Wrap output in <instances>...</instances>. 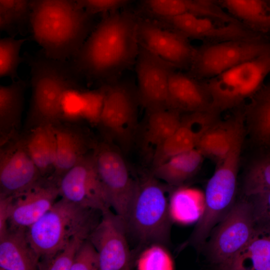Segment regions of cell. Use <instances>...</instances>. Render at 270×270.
<instances>
[{
    "mask_svg": "<svg viewBox=\"0 0 270 270\" xmlns=\"http://www.w3.org/2000/svg\"><path fill=\"white\" fill-rule=\"evenodd\" d=\"M220 113L212 108L182 117L174 132L154 150L153 166L175 155L196 148L205 132L218 120Z\"/></svg>",
    "mask_w": 270,
    "mask_h": 270,
    "instance_id": "obj_20",
    "label": "cell"
},
{
    "mask_svg": "<svg viewBox=\"0 0 270 270\" xmlns=\"http://www.w3.org/2000/svg\"><path fill=\"white\" fill-rule=\"evenodd\" d=\"M26 87L22 80L0 86V144L20 132Z\"/></svg>",
    "mask_w": 270,
    "mask_h": 270,
    "instance_id": "obj_25",
    "label": "cell"
},
{
    "mask_svg": "<svg viewBox=\"0 0 270 270\" xmlns=\"http://www.w3.org/2000/svg\"><path fill=\"white\" fill-rule=\"evenodd\" d=\"M254 96L247 114L249 128L256 139L268 142L270 138V84L262 88Z\"/></svg>",
    "mask_w": 270,
    "mask_h": 270,
    "instance_id": "obj_32",
    "label": "cell"
},
{
    "mask_svg": "<svg viewBox=\"0 0 270 270\" xmlns=\"http://www.w3.org/2000/svg\"><path fill=\"white\" fill-rule=\"evenodd\" d=\"M56 140L54 169L51 178H60L92 152L98 142L79 121L62 120L52 125Z\"/></svg>",
    "mask_w": 270,
    "mask_h": 270,
    "instance_id": "obj_18",
    "label": "cell"
},
{
    "mask_svg": "<svg viewBox=\"0 0 270 270\" xmlns=\"http://www.w3.org/2000/svg\"><path fill=\"white\" fill-rule=\"evenodd\" d=\"M124 220L110 208L102 212L100 219L88 239L98 250L100 270H128L134 256L128 240Z\"/></svg>",
    "mask_w": 270,
    "mask_h": 270,
    "instance_id": "obj_12",
    "label": "cell"
},
{
    "mask_svg": "<svg viewBox=\"0 0 270 270\" xmlns=\"http://www.w3.org/2000/svg\"><path fill=\"white\" fill-rule=\"evenodd\" d=\"M234 18L251 28L270 30V6L264 0H221Z\"/></svg>",
    "mask_w": 270,
    "mask_h": 270,
    "instance_id": "obj_30",
    "label": "cell"
},
{
    "mask_svg": "<svg viewBox=\"0 0 270 270\" xmlns=\"http://www.w3.org/2000/svg\"><path fill=\"white\" fill-rule=\"evenodd\" d=\"M270 74V50L207 79L202 83L212 107L220 112L254 96Z\"/></svg>",
    "mask_w": 270,
    "mask_h": 270,
    "instance_id": "obj_7",
    "label": "cell"
},
{
    "mask_svg": "<svg viewBox=\"0 0 270 270\" xmlns=\"http://www.w3.org/2000/svg\"><path fill=\"white\" fill-rule=\"evenodd\" d=\"M28 0H0V28L11 32L29 20Z\"/></svg>",
    "mask_w": 270,
    "mask_h": 270,
    "instance_id": "obj_33",
    "label": "cell"
},
{
    "mask_svg": "<svg viewBox=\"0 0 270 270\" xmlns=\"http://www.w3.org/2000/svg\"><path fill=\"white\" fill-rule=\"evenodd\" d=\"M138 270H172L174 260L166 246L154 244L143 248L136 260Z\"/></svg>",
    "mask_w": 270,
    "mask_h": 270,
    "instance_id": "obj_34",
    "label": "cell"
},
{
    "mask_svg": "<svg viewBox=\"0 0 270 270\" xmlns=\"http://www.w3.org/2000/svg\"><path fill=\"white\" fill-rule=\"evenodd\" d=\"M27 228H8L0 238V270H38L40 258L28 240Z\"/></svg>",
    "mask_w": 270,
    "mask_h": 270,
    "instance_id": "obj_21",
    "label": "cell"
},
{
    "mask_svg": "<svg viewBox=\"0 0 270 270\" xmlns=\"http://www.w3.org/2000/svg\"><path fill=\"white\" fill-rule=\"evenodd\" d=\"M14 196L0 194V238L6 233Z\"/></svg>",
    "mask_w": 270,
    "mask_h": 270,
    "instance_id": "obj_41",
    "label": "cell"
},
{
    "mask_svg": "<svg viewBox=\"0 0 270 270\" xmlns=\"http://www.w3.org/2000/svg\"><path fill=\"white\" fill-rule=\"evenodd\" d=\"M46 58L30 64L32 96L24 130L54 125L62 120V102L70 90L80 88L72 64Z\"/></svg>",
    "mask_w": 270,
    "mask_h": 270,
    "instance_id": "obj_3",
    "label": "cell"
},
{
    "mask_svg": "<svg viewBox=\"0 0 270 270\" xmlns=\"http://www.w3.org/2000/svg\"><path fill=\"white\" fill-rule=\"evenodd\" d=\"M110 143L106 140L98 142L92 154L109 205L124 220L137 182L131 178L120 152Z\"/></svg>",
    "mask_w": 270,
    "mask_h": 270,
    "instance_id": "obj_10",
    "label": "cell"
},
{
    "mask_svg": "<svg viewBox=\"0 0 270 270\" xmlns=\"http://www.w3.org/2000/svg\"><path fill=\"white\" fill-rule=\"evenodd\" d=\"M176 187L172 190L168 200L172 221L182 224L197 222L204 210V193L196 188Z\"/></svg>",
    "mask_w": 270,
    "mask_h": 270,
    "instance_id": "obj_28",
    "label": "cell"
},
{
    "mask_svg": "<svg viewBox=\"0 0 270 270\" xmlns=\"http://www.w3.org/2000/svg\"><path fill=\"white\" fill-rule=\"evenodd\" d=\"M146 128L144 136L146 145L154 150L172 136L180 124V112L167 108L148 112Z\"/></svg>",
    "mask_w": 270,
    "mask_h": 270,
    "instance_id": "obj_31",
    "label": "cell"
},
{
    "mask_svg": "<svg viewBox=\"0 0 270 270\" xmlns=\"http://www.w3.org/2000/svg\"><path fill=\"white\" fill-rule=\"evenodd\" d=\"M138 19L132 12L117 10L103 18L72 58L78 75L110 82L133 62L139 48Z\"/></svg>",
    "mask_w": 270,
    "mask_h": 270,
    "instance_id": "obj_1",
    "label": "cell"
},
{
    "mask_svg": "<svg viewBox=\"0 0 270 270\" xmlns=\"http://www.w3.org/2000/svg\"><path fill=\"white\" fill-rule=\"evenodd\" d=\"M196 148L175 155L153 168L152 174L170 186H178L194 176L203 162Z\"/></svg>",
    "mask_w": 270,
    "mask_h": 270,
    "instance_id": "obj_27",
    "label": "cell"
},
{
    "mask_svg": "<svg viewBox=\"0 0 270 270\" xmlns=\"http://www.w3.org/2000/svg\"><path fill=\"white\" fill-rule=\"evenodd\" d=\"M103 87L98 119L99 128L105 140L128 148L132 142L136 127L140 104L137 92L126 84L112 82Z\"/></svg>",
    "mask_w": 270,
    "mask_h": 270,
    "instance_id": "obj_9",
    "label": "cell"
},
{
    "mask_svg": "<svg viewBox=\"0 0 270 270\" xmlns=\"http://www.w3.org/2000/svg\"><path fill=\"white\" fill-rule=\"evenodd\" d=\"M34 40L50 58H72L90 34V14L75 0H32L29 16Z\"/></svg>",
    "mask_w": 270,
    "mask_h": 270,
    "instance_id": "obj_2",
    "label": "cell"
},
{
    "mask_svg": "<svg viewBox=\"0 0 270 270\" xmlns=\"http://www.w3.org/2000/svg\"><path fill=\"white\" fill-rule=\"evenodd\" d=\"M169 186L152 173L137 182L124 220L128 236L134 239L140 250L154 244H170L173 222L166 194Z\"/></svg>",
    "mask_w": 270,
    "mask_h": 270,
    "instance_id": "obj_5",
    "label": "cell"
},
{
    "mask_svg": "<svg viewBox=\"0 0 270 270\" xmlns=\"http://www.w3.org/2000/svg\"><path fill=\"white\" fill-rule=\"evenodd\" d=\"M70 270H100L98 252L88 238L80 246Z\"/></svg>",
    "mask_w": 270,
    "mask_h": 270,
    "instance_id": "obj_38",
    "label": "cell"
},
{
    "mask_svg": "<svg viewBox=\"0 0 270 270\" xmlns=\"http://www.w3.org/2000/svg\"><path fill=\"white\" fill-rule=\"evenodd\" d=\"M268 142L270 143V140H269Z\"/></svg>",
    "mask_w": 270,
    "mask_h": 270,
    "instance_id": "obj_43",
    "label": "cell"
},
{
    "mask_svg": "<svg viewBox=\"0 0 270 270\" xmlns=\"http://www.w3.org/2000/svg\"><path fill=\"white\" fill-rule=\"evenodd\" d=\"M42 178L20 133L0 144V194L14 196Z\"/></svg>",
    "mask_w": 270,
    "mask_h": 270,
    "instance_id": "obj_16",
    "label": "cell"
},
{
    "mask_svg": "<svg viewBox=\"0 0 270 270\" xmlns=\"http://www.w3.org/2000/svg\"><path fill=\"white\" fill-rule=\"evenodd\" d=\"M58 196V182L52 178H42L14 196L8 228H28L52 206Z\"/></svg>",
    "mask_w": 270,
    "mask_h": 270,
    "instance_id": "obj_17",
    "label": "cell"
},
{
    "mask_svg": "<svg viewBox=\"0 0 270 270\" xmlns=\"http://www.w3.org/2000/svg\"><path fill=\"white\" fill-rule=\"evenodd\" d=\"M256 231L250 200L236 202L214 227L204 246L212 264L222 270L230 266L252 239Z\"/></svg>",
    "mask_w": 270,
    "mask_h": 270,
    "instance_id": "obj_8",
    "label": "cell"
},
{
    "mask_svg": "<svg viewBox=\"0 0 270 270\" xmlns=\"http://www.w3.org/2000/svg\"><path fill=\"white\" fill-rule=\"evenodd\" d=\"M270 50V44L255 38L218 42L196 50L190 70L208 79Z\"/></svg>",
    "mask_w": 270,
    "mask_h": 270,
    "instance_id": "obj_11",
    "label": "cell"
},
{
    "mask_svg": "<svg viewBox=\"0 0 270 270\" xmlns=\"http://www.w3.org/2000/svg\"><path fill=\"white\" fill-rule=\"evenodd\" d=\"M20 137L42 178L52 176L56 154V140L51 124L22 130Z\"/></svg>",
    "mask_w": 270,
    "mask_h": 270,
    "instance_id": "obj_24",
    "label": "cell"
},
{
    "mask_svg": "<svg viewBox=\"0 0 270 270\" xmlns=\"http://www.w3.org/2000/svg\"><path fill=\"white\" fill-rule=\"evenodd\" d=\"M101 216L100 210L62 198L56 201L27 228L28 240L40 258L39 264L53 258L74 236L83 232H91Z\"/></svg>",
    "mask_w": 270,
    "mask_h": 270,
    "instance_id": "obj_4",
    "label": "cell"
},
{
    "mask_svg": "<svg viewBox=\"0 0 270 270\" xmlns=\"http://www.w3.org/2000/svg\"><path fill=\"white\" fill-rule=\"evenodd\" d=\"M266 189H270V154L251 164L244 184V192L246 196Z\"/></svg>",
    "mask_w": 270,
    "mask_h": 270,
    "instance_id": "obj_35",
    "label": "cell"
},
{
    "mask_svg": "<svg viewBox=\"0 0 270 270\" xmlns=\"http://www.w3.org/2000/svg\"><path fill=\"white\" fill-rule=\"evenodd\" d=\"M230 270H270V226L256 228L252 239Z\"/></svg>",
    "mask_w": 270,
    "mask_h": 270,
    "instance_id": "obj_29",
    "label": "cell"
},
{
    "mask_svg": "<svg viewBox=\"0 0 270 270\" xmlns=\"http://www.w3.org/2000/svg\"><path fill=\"white\" fill-rule=\"evenodd\" d=\"M196 2L204 3V4H212L214 2L216 1V0H194Z\"/></svg>",
    "mask_w": 270,
    "mask_h": 270,
    "instance_id": "obj_42",
    "label": "cell"
},
{
    "mask_svg": "<svg viewBox=\"0 0 270 270\" xmlns=\"http://www.w3.org/2000/svg\"><path fill=\"white\" fill-rule=\"evenodd\" d=\"M58 186L60 196L70 202L102 212L110 208L92 151L60 178Z\"/></svg>",
    "mask_w": 270,
    "mask_h": 270,
    "instance_id": "obj_13",
    "label": "cell"
},
{
    "mask_svg": "<svg viewBox=\"0 0 270 270\" xmlns=\"http://www.w3.org/2000/svg\"><path fill=\"white\" fill-rule=\"evenodd\" d=\"M90 232H83L72 237L66 246L50 260L40 264L38 270H70L76 254Z\"/></svg>",
    "mask_w": 270,
    "mask_h": 270,
    "instance_id": "obj_37",
    "label": "cell"
},
{
    "mask_svg": "<svg viewBox=\"0 0 270 270\" xmlns=\"http://www.w3.org/2000/svg\"><path fill=\"white\" fill-rule=\"evenodd\" d=\"M90 14L110 12L116 10L130 0H75Z\"/></svg>",
    "mask_w": 270,
    "mask_h": 270,
    "instance_id": "obj_40",
    "label": "cell"
},
{
    "mask_svg": "<svg viewBox=\"0 0 270 270\" xmlns=\"http://www.w3.org/2000/svg\"><path fill=\"white\" fill-rule=\"evenodd\" d=\"M138 46L174 68L190 66L196 50L181 34L148 20L138 19Z\"/></svg>",
    "mask_w": 270,
    "mask_h": 270,
    "instance_id": "obj_15",
    "label": "cell"
},
{
    "mask_svg": "<svg viewBox=\"0 0 270 270\" xmlns=\"http://www.w3.org/2000/svg\"><path fill=\"white\" fill-rule=\"evenodd\" d=\"M248 197L252 206L256 228L270 226V189Z\"/></svg>",
    "mask_w": 270,
    "mask_h": 270,
    "instance_id": "obj_39",
    "label": "cell"
},
{
    "mask_svg": "<svg viewBox=\"0 0 270 270\" xmlns=\"http://www.w3.org/2000/svg\"><path fill=\"white\" fill-rule=\"evenodd\" d=\"M174 68L139 46L136 58L137 94L147 112L169 108L168 80Z\"/></svg>",
    "mask_w": 270,
    "mask_h": 270,
    "instance_id": "obj_14",
    "label": "cell"
},
{
    "mask_svg": "<svg viewBox=\"0 0 270 270\" xmlns=\"http://www.w3.org/2000/svg\"><path fill=\"white\" fill-rule=\"evenodd\" d=\"M25 40L4 38L0 41V76L15 78L22 62L20 51Z\"/></svg>",
    "mask_w": 270,
    "mask_h": 270,
    "instance_id": "obj_36",
    "label": "cell"
},
{
    "mask_svg": "<svg viewBox=\"0 0 270 270\" xmlns=\"http://www.w3.org/2000/svg\"><path fill=\"white\" fill-rule=\"evenodd\" d=\"M187 38L216 41L254 38L240 23L226 22L209 17L186 14L171 18L156 20Z\"/></svg>",
    "mask_w": 270,
    "mask_h": 270,
    "instance_id": "obj_19",
    "label": "cell"
},
{
    "mask_svg": "<svg viewBox=\"0 0 270 270\" xmlns=\"http://www.w3.org/2000/svg\"><path fill=\"white\" fill-rule=\"evenodd\" d=\"M264 1L266 2L268 0H264Z\"/></svg>",
    "mask_w": 270,
    "mask_h": 270,
    "instance_id": "obj_44",
    "label": "cell"
},
{
    "mask_svg": "<svg viewBox=\"0 0 270 270\" xmlns=\"http://www.w3.org/2000/svg\"><path fill=\"white\" fill-rule=\"evenodd\" d=\"M244 115L242 113L212 124L200 139L196 148L204 156L217 162L229 152L236 140L244 132Z\"/></svg>",
    "mask_w": 270,
    "mask_h": 270,
    "instance_id": "obj_23",
    "label": "cell"
},
{
    "mask_svg": "<svg viewBox=\"0 0 270 270\" xmlns=\"http://www.w3.org/2000/svg\"><path fill=\"white\" fill-rule=\"evenodd\" d=\"M169 108L188 113L212 108L202 83L173 70L168 80Z\"/></svg>",
    "mask_w": 270,
    "mask_h": 270,
    "instance_id": "obj_22",
    "label": "cell"
},
{
    "mask_svg": "<svg viewBox=\"0 0 270 270\" xmlns=\"http://www.w3.org/2000/svg\"><path fill=\"white\" fill-rule=\"evenodd\" d=\"M244 134L234 142L228 154L218 162L204 193L205 208L189 240L196 249H202L214 227L235 204L237 177Z\"/></svg>",
    "mask_w": 270,
    "mask_h": 270,
    "instance_id": "obj_6",
    "label": "cell"
},
{
    "mask_svg": "<svg viewBox=\"0 0 270 270\" xmlns=\"http://www.w3.org/2000/svg\"><path fill=\"white\" fill-rule=\"evenodd\" d=\"M146 10L156 20L171 18L186 14L209 17L221 22L238 23L222 10L194 0H143Z\"/></svg>",
    "mask_w": 270,
    "mask_h": 270,
    "instance_id": "obj_26",
    "label": "cell"
}]
</instances>
